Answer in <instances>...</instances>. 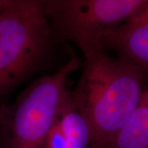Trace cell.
Returning <instances> with one entry per match:
<instances>
[{
  "mask_svg": "<svg viewBox=\"0 0 148 148\" xmlns=\"http://www.w3.org/2000/svg\"><path fill=\"white\" fill-rule=\"evenodd\" d=\"M71 96L93 132L90 148H110L142 104L146 75L135 65L103 49L83 55Z\"/></svg>",
  "mask_w": 148,
  "mask_h": 148,
  "instance_id": "6da1fadb",
  "label": "cell"
},
{
  "mask_svg": "<svg viewBox=\"0 0 148 148\" xmlns=\"http://www.w3.org/2000/svg\"><path fill=\"white\" fill-rule=\"evenodd\" d=\"M52 36L42 1L0 0V101L44 65Z\"/></svg>",
  "mask_w": 148,
  "mask_h": 148,
  "instance_id": "7a4b0ae2",
  "label": "cell"
},
{
  "mask_svg": "<svg viewBox=\"0 0 148 148\" xmlns=\"http://www.w3.org/2000/svg\"><path fill=\"white\" fill-rule=\"evenodd\" d=\"M82 62L73 57L53 73L33 81L12 103L0 104V148H45L69 90V76Z\"/></svg>",
  "mask_w": 148,
  "mask_h": 148,
  "instance_id": "3957f363",
  "label": "cell"
},
{
  "mask_svg": "<svg viewBox=\"0 0 148 148\" xmlns=\"http://www.w3.org/2000/svg\"><path fill=\"white\" fill-rule=\"evenodd\" d=\"M147 0L42 1L52 36L75 43L83 55L102 47L107 32L136 14Z\"/></svg>",
  "mask_w": 148,
  "mask_h": 148,
  "instance_id": "277c9868",
  "label": "cell"
},
{
  "mask_svg": "<svg viewBox=\"0 0 148 148\" xmlns=\"http://www.w3.org/2000/svg\"><path fill=\"white\" fill-rule=\"evenodd\" d=\"M102 47L148 74V0L136 14L106 33Z\"/></svg>",
  "mask_w": 148,
  "mask_h": 148,
  "instance_id": "5b68a950",
  "label": "cell"
},
{
  "mask_svg": "<svg viewBox=\"0 0 148 148\" xmlns=\"http://www.w3.org/2000/svg\"><path fill=\"white\" fill-rule=\"evenodd\" d=\"M93 132L71 96L65 97L49 132L45 148H90Z\"/></svg>",
  "mask_w": 148,
  "mask_h": 148,
  "instance_id": "8992f818",
  "label": "cell"
},
{
  "mask_svg": "<svg viewBox=\"0 0 148 148\" xmlns=\"http://www.w3.org/2000/svg\"><path fill=\"white\" fill-rule=\"evenodd\" d=\"M110 148H148V107L143 102L118 133Z\"/></svg>",
  "mask_w": 148,
  "mask_h": 148,
  "instance_id": "52a82bcc",
  "label": "cell"
},
{
  "mask_svg": "<svg viewBox=\"0 0 148 148\" xmlns=\"http://www.w3.org/2000/svg\"><path fill=\"white\" fill-rule=\"evenodd\" d=\"M142 102H143L145 106H147L148 107V89L147 90H145V91H144Z\"/></svg>",
  "mask_w": 148,
  "mask_h": 148,
  "instance_id": "ba28073f",
  "label": "cell"
}]
</instances>
